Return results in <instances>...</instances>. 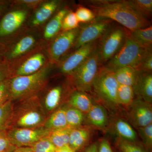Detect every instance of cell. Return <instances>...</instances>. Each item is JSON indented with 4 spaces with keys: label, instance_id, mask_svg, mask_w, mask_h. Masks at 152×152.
<instances>
[{
    "label": "cell",
    "instance_id": "1",
    "mask_svg": "<svg viewBox=\"0 0 152 152\" xmlns=\"http://www.w3.org/2000/svg\"><path fill=\"white\" fill-rule=\"evenodd\" d=\"M85 2L96 17L110 19L129 31L151 26L148 20L138 13L127 1H88Z\"/></svg>",
    "mask_w": 152,
    "mask_h": 152
},
{
    "label": "cell",
    "instance_id": "2",
    "mask_svg": "<svg viewBox=\"0 0 152 152\" xmlns=\"http://www.w3.org/2000/svg\"><path fill=\"white\" fill-rule=\"evenodd\" d=\"M50 70V64H47L32 75L10 77V101L15 103L39 95L46 86Z\"/></svg>",
    "mask_w": 152,
    "mask_h": 152
},
{
    "label": "cell",
    "instance_id": "3",
    "mask_svg": "<svg viewBox=\"0 0 152 152\" xmlns=\"http://www.w3.org/2000/svg\"><path fill=\"white\" fill-rule=\"evenodd\" d=\"M47 118L39 96H34L15 103L9 129L42 126Z\"/></svg>",
    "mask_w": 152,
    "mask_h": 152
},
{
    "label": "cell",
    "instance_id": "4",
    "mask_svg": "<svg viewBox=\"0 0 152 152\" xmlns=\"http://www.w3.org/2000/svg\"><path fill=\"white\" fill-rule=\"evenodd\" d=\"M151 52L152 49L141 46L132 39L128 31L122 46L104 66L113 71L124 67H129L136 70L143 59Z\"/></svg>",
    "mask_w": 152,
    "mask_h": 152
},
{
    "label": "cell",
    "instance_id": "5",
    "mask_svg": "<svg viewBox=\"0 0 152 152\" xmlns=\"http://www.w3.org/2000/svg\"><path fill=\"white\" fill-rule=\"evenodd\" d=\"M129 30L117 23H112L98 40L97 51L101 65L106 64L124 43Z\"/></svg>",
    "mask_w": 152,
    "mask_h": 152
},
{
    "label": "cell",
    "instance_id": "6",
    "mask_svg": "<svg viewBox=\"0 0 152 152\" xmlns=\"http://www.w3.org/2000/svg\"><path fill=\"white\" fill-rule=\"evenodd\" d=\"M118 86L113 71L103 66L99 69L92 90L103 102L110 107L115 108L119 105L117 98Z\"/></svg>",
    "mask_w": 152,
    "mask_h": 152
},
{
    "label": "cell",
    "instance_id": "7",
    "mask_svg": "<svg viewBox=\"0 0 152 152\" xmlns=\"http://www.w3.org/2000/svg\"><path fill=\"white\" fill-rule=\"evenodd\" d=\"M100 65L99 56L96 50L69 75L71 83L76 90L86 93L92 91L93 83Z\"/></svg>",
    "mask_w": 152,
    "mask_h": 152
},
{
    "label": "cell",
    "instance_id": "8",
    "mask_svg": "<svg viewBox=\"0 0 152 152\" xmlns=\"http://www.w3.org/2000/svg\"><path fill=\"white\" fill-rule=\"evenodd\" d=\"M113 21L104 18L96 17L91 21L80 27V31L73 46L80 47L98 40L110 26Z\"/></svg>",
    "mask_w": 152,
    "mask_h": 152
},
{
    "label": "cell",
    "instance_id": "9",
    "mask_svg": "<svg viewBox=\"0 0 152 152\" xmlns=\"http://www.w3.org/2000/svg\"><path fill=\"white\" fill-rule=\"evenodd\" d=\"M50 131L44 126L36 128H10L7 130L10 140L16 147H31L41 139L47 137Z\"/></svg>",
    "mask_w": 152,
    "mask_h": 152
},
{
    "label": "cell",
    "instance_id": "10",
    "mask_svg": "<svg viewBox=\"0 0 152 152\" xmlns=\"http://www.w3.org/2000/svg\"><path fill=\"white\" fill-rule=\"evenodd\" d=\"M80 31L75 29L63 31L58 35L49 50V57L52 63L58 62L67 52L73 46Z\"/></svg>",
    "mask_w": 152,
    "mask_h": 152
},
{
    "label": "cell",
    "instance_id": "11",
    "mask_svg": "<svg viewBox=\"0 0 152 152\" xmlns=\"http://www.w3.org/2000/svg\"><path fill=\"white\" fill-rule=\"evenodd\" d=\"M129 107L128 119L133 126L138 129L152 124V104L138 98Z\"/></svg>",
    "mask_w": 152,
    "mask_h": 152
},
{
    "label": "cell",
    "instance_id": "12",
    "mask_svg": "<svg viewBox=\"0 0 152 152\" xmlns=\"http://www.w3.org/2000/svg\"><path fill=\"white\" fill-rule=\"evenodd\" d=\"M98 40L84 45L76 49L75 52L61 64L60 70L62 73L68 75H71L96 50Z\"/></svg>",
    "mask_w": 152,
    "mask_h": 152
},
{
    "label": "cell",
    "instance_id": "13",
    "mask_svg": "<svg viewBox=\"0 0 152 152\" xmlns=\"http://www.w3.org/2000/svg\"><path fill=\"white\" fill-rule=\"evenodd\" d=\"M28 12L24 10H17L7 13L0 21V38L13 34L24 23Z\"/></svg>",
    "mask_w": 152,
    "mask_h": 152
},
{
    "label": "cell",
    "instance_id": "14",
    "mask_svg": "<svg viewBox=\"0 0 152 152\" xmlns=\"http://www.w3.org/2000/svg\"><path fill=\"white\" fill-rule=\"evenodd\" d=\"M137 73L136 83L133 87L134 94L137 96L138 98L152 104V73L137 72Z\"/></svg>",
    "mask_w": 152,
    "mask_h": 152
},
{
    "label": "cell",
    "instance_id": "15",
    "mask_svg": "<svg viewBox=\"0 0 152 152\" xmlns=\"http://www.w3.org/2000/svg\"><path fill=\"white\" fill-rule=\"evenodd\" d=\"M92 135L89 126H81L71 129L69 146L76 152L83 149L88 144Z\"/></svg>",
    "mask_w": 152,
    "mask_h": 152
},
{
    "label": "cell",
    "instance_id": "16",
    "mask_svg": "<svg viewBox=\"0 0 152 152\" xmlns=\"http://www.w3.org/2000/svg\"><path fill=\"white\" fill-rule=\"evenodd\" d=\"M64 88L62 85H57L49 89L42 99H41L47 117L60 107L64 96Z\"/></svg>",
    "mask_w": 152,
    "mask_h": 152
},
{
    "label": "cell",
    "instance_id": "17",
    "mask_svg": "<svg viewBox=\"0 0 152 152\" xmlns=\"http://www.w3.org/2000/svg\"><path fill=\"white\" fill-rule=\"evenodd\" d=\"M109 117L105 108L99 104L95 103L85 115V122L88 126L104 129L109 125Z\"/></svg>",
    "mask_w": 152,
    "mask_h": 152
},
{
    "label": "cell",
    "instance_id": "18",
    "mask_svg": "<svg viewBox=\"0 0 152 152\" xmlns=\"http://www.w3.org/2000/svg\"><path fill=\"white\" fill-rule=\"evenodd\" d=\"M46 59L45 55L42 53H37L33 55L26 60L15 72L11 75V77L16 76L29 75L39 71L45 66Z\"/></svg>",
    "mask_w": 152,
    "mask_h": 152
},
{
    "label": "cell",
    "instance_id": "19",
    "mask_svg": "<svg viewBox=\"0 0 152 152\" xmlns=\"http://www.w3.org/2000/svg\"><path fill=\"white\" fill-rule=\"evenodd\" d=\"M95 103L93 98L87 93L76 90L69 95L67 104L86 115Z\"/></svg>",
    "mask_w": 152,
    "mask_h": 152
},
{
    "label": "cell",
    "instance_id": "20",
    "mask_svg": "<svg viewBox=\"0 0 152 152\" xmlns=\"http://www.w3.org/2000/svg\"><path fill=\"white\" fill-rule=\"evenodd\" d=\"M60 3L59 1H51L44 3L36 11L32 20V25L37 26L46 21L56 10Z\"/></svg>",
    "mask_w": 152,
    "mask_h": 152
},
{
    "label": "cell",
    "instance_id": "21",
    "mask_svg": "<svg viewBox=\"0 0 152 152\" xmlns=\"http://www.w3.org/2000/svg\"><path fill=\"white\" fill-rule=\"evenodd\" d=\"M50 131L68 128L64 106H62L47 117L43 125Z\"/></svg>",
    "mask_w": 152,
    "mask_h": 152
},
{
    "label": "cell",
    "instance_id": "22",
    "mask_svg": "<svg viewBox=\"0 0 152 152\" xmlns=\"http://www.w3.org/2000/svg\"><path fill=\"white\" fill-rule=\"evenodd\" d=\"M113 129L118 137L132 142H138V135L132 125L122 119L115 120Z\"/></svg>",
    "mask_w": 152,
    "mask_h": 152
},
{
    "label": "cell",
    "instance_id": "23",
    "mask_svg": "<svg viewBox=\"0 0 152 152\" xmlns=\"http://www.w3.org/2000/svg\"><path fill=\"white\" fill-rule=\"evenodd\" d=\"M129 36L134 42L147 48L152 49V27L129 31Z\"/></svg>",
    "mask_w": 152,
    "mask_h": 152
},
{
    "label": "cell",
    "instance_id": "24",
    "mask_svg": "<svg viewBox=\"0 0 152 152\" xmlns=\"http://www.w3.org/2000/svg\"><path fill=\"white\" fill-rule=\"evenodd\" d=\"M68 11L66 9L60 10L48 23L44 32V37L47 39L53 38L61 29L63 19Z\"/></svg>",
    "mask_w": 152,
    "mask_h": 152
},
{
    "label": "cell",
    "instance_id": "25",
    "mask_svg": "<svg viewBox=\"0 0 152 152\" xmlns=\"http://www.w3.org/2000/svg\"><path fill=\"white\" fill-rule=\"evenodd\" d=\"M113 72L119 85L133 87L135 83L137 73L133 68L124 67L116 69Z\"/></svg>",
    "mask_w": 152,
    "mask_h": 152
},
{
    "label": "cell",
    "instance_id": "26",
    "mask_svg": "<svg viewBox=\"0 0 152 152\" xmlns=\"http://www.w3.org/2000/svg\"><path fill=\"white\" fill-rule=\"evenodd\" d=\"M35 43L36 39L34 36H25L20 40L11 50L9 53V58L12 59L24 54L34 46Z\"/></svg>",
    "mask_w": 152,
    "mask_h": 152
},
{
    "label": "cell",
    "instance_id": "27",
    "mask_svg": "<svg viewBox=\"0 0 152 152\" xmlns=\"http://www.w3.org/2000/svg\"><path fill=\"white\" fill-rule=\"evenodd\" d=\"M64 106L68 128L72 129L83 126L85 122V114L68 104Z\"/></svg>",
    "mask_w": 152,
    "mask_h": 152
},
{
    "label": "cell",
    "instance_id": "28",
    "mask_svg": "<svg viewBox=\"0 0 152 152\" xmlns=\"http://www.w3.org/2000/svg\"><path fill=\"white\" fill-rule=\"evenodd\" d=\"M71 129L67 128L50 131L46 137L56 148L69 145Z\"/></svg>",
    "mask_w": 152,
    "mask_h": 152
},
{
    "label": "cell",
    "instance_id": "29",
    "mask_svg": "<svg viewBox=\"0 0 152 152\" xmlns=\"http://www.w3.org/2000/svg\"><path fill=\"white\" fill-rule=\"evenodd\" d=\"M134 95L132 86L119 85L117 94L118 104L129 107L134 100Z\"/></svg>",
    "mask_w": 152,
    "mask_h": 152
},
{
    "label": "cell",
    "instance_id": "30",
    "mask_svg": "<svg viewBox=\"0 0 152 152\" xmlns=\"http://www.w3.org/2000/svg\"><path fill=\"white\" fill-rule=\"evenodd\" d=\"M14 104L10 100L0 106V131L7 130L10 128Z\"/></svg>",
    "mask_w": 152,
    "mask_h": 152
},
{
    "label": "cell",
    "instance_id": "31",
    "mask_svg": "<svg viewBox=\"0 0 152 152\" xmlns=\"http://www.w3.org/2000/svg\"><path fill=\"white\" fill-rule=\"evenodd\" d=\"M127 1L129 4L142 16L147 20L151 16L152 0H129Z\"/></svg>",
    "mask_w": 152,
    "mask_h": 152
},
{
    "label": "cell",
    "instance_id": "32",
    "mask_svg": "<svg viewBox=\"0 0 152 152\" xmlns=\"http://www.w3.org/2000/svg\"><path fill=\"white\" fill-rule=\"evenodd\" d=\"M115 145L120 152H148L138 142H132L117 137Z\"/></svg>",
    "mask_w": 152,
    "mask_h": 152
},
{
    "label": "cell",
    "instance_id": "33",
    "mask_svg": "<svg viewBox=\"0 0 152 152\" xmlns=\"http://www.w3.org/2000/svg\"><path fill=\"white\" fill-rule=\"evenodd\" d=\"M137 135L141 139L143 145L148 152L152 149V124L144 127L138 128Z\"/></svg>",
    "mask_w": 152,
    "mask_h": 152
},
{
    "label": "cell",
    "instance_id": "34",
    "mask_svg": "<svg viewBox=\"0 0 152 152\" xmlns=\"http://www.w3.org/2000/svg\"><path fill=\"white\" fill-rule=\"evenodd\" d=\"M79 23L75 12H68L63 19L61 29L63 31L75 29L79 27Z\"/></svg>",
    "mask_w": 152,
    "mask_h": 152
},
{
    "label": "cell",
    "instance_id": "35",
    "mask_svg": "<svg viewBox=\"0 0 152 152\" xmlns=\"http://www.w3.org/2000/svg\"><path fill=\"white\" fill-rule=\"evenodd\" d=\"M75 13L79 23H86L91 21L96 17L92 10L84 7H79Z\"/></svg>",
    "mask_w": 152,
    "mask_h": 152
},
{
    "label": "cell",
    "instance_id": "36",
    "mask_svg": "<svg viewBox=\"0 0 152 152\" xmlns=\"http://www.w3.org/2000/svg\"><path fill=\"white\" fill-rule=\"evenodd\" d=\"M31 147L34 152H55L56 149L46 137L41 139Z\"/></svg>",
    "mask_w": 152,
    "mask_h": 152
},
{
    "label": "cell",
    "instance_id": "37",
    "mask_svg": "<svg viewBox=\"0 0 152 152\" xmlns=\"http://www.w3.org/2000/svg\"><path fill=\"white\" fill-rule=\"evenodd\" d=\"M16 148L10 140L7 130L0 131V152L14 151Z\"/></svg>",
    "mask_w": 152,
    "mask_h": 152
},
{
    "label": "cell",
    "instance_id": "38",
    "mask_svg": "<svg viewBox=\"0 0 152 152\" xmlns=\"http://www.w3.org/2000/svg\"><path fill=\"white\" fill-rule=\"evenodd\" d=\"M9 80L10 78L5 80L0 83V106L10 100Z\"/></svg>",
    "mask_w": 152,
    "mask_h": 152
},
{
    "label": "cell",
    "instance_id": "39",
    "mask_svg": "<svg viewBox=\"0 0 152 152\" xmlns=\"http://www.w3.org/2000/svg\"><path fill=\"white\" fill-rule=\"evenodd\" d=\"M137 72L152 73V53L150 52L142 60L138 67L135 70Z\"/></svg>",
    "mask_w": 152,
    "mask_h": 152
},
{
    "label": "cell",
    "instance_id": "40",
    "mask_svg": "<svg viewBox=\"0 0 152 152\" xmlns=\"http://www.w3.org/2000/svg\"><path fill=\"white\" fill-rule=\"evenodd\" d=\"M11 70L8 64L6 61L0 62V83L11 76Z\"/></svg>",
    "mask_w": 152,
    "mask_h": 152
},
{
    "label": "cell",
    "instance_id": "41",
    "mask_svg": "<svg viewBox=\"0 0 152 152\" xmlns=\"http://www.w3.org/2000/svg\"><path fill=\"white\" fill-rule=\"evenodd\" d=\"M98 152H113L107 139H102L99 143H98Z\"/></svg>",
    "mask_w": 152,
    "mask_h": 152
},
{
    "label": "cell",
    "instance_id": "42",
    "mask_svg": "<svg viewBox=\"0 0 152 152\" xmlns=\"http://www.w3.org/2000/svg\"><path fill=\"white\" fill-rule=\"evenodd\" d=\"M43 1L41 0H20L15 1V2L20 4L25 5L29 7H36L40 4Z\"/></svg>",
    "mask_w": 152,
    "mask_h": 152
},
{
    "label": "cell",
    "instance_id": "43",
    "mask_svg": "<svg viewBox=\"0 0 152 152\" xmlns=\"http://www.w3.org/2000/svg\"><path fill=\"white\" fill-rule=\"evenodd\" d=\"M13 152H34L31 147H16Z\"/></svg>",
    "mask_w": 152,
    "mask_h": 152
},
{
    "label": "cell",
    "instance_id": "44",
    "mask_svg": "<svg viewBox=\"0 0 152 152\" xmlns=\"http://www.w3.org/2000/svg\"><path fill=\"white\" fill-rule=\"evenodd\" d=\"M98 142H95L87 148L85 152H98Z\"/></svg>",
    "mask_w": 152,
    "mask_h": 152
},
{
    "label": "cell",
    "instance_id": "45",
    "mask_svg": "<svg viewBox=\"0 0 152 152\" xmlns=\"http://www.w3.org/2000/svg\"><path fill=\"white\" fill-rule=\"evenodd\" d=\"M55 152H76L73 149L70 148L69 145L57 148L56 149Z\"/></svg>",
    "mask_w": 152,
    "mask_h": 152
},
{
    "label": "cell",
    "instance_id": "46",
    "mask_svg": "<svg viewBox=\"0 0 152 152\" xmlns=\"http://www.w3.org/2000/svg\"><path fill=\"white\" fill-rule=\"evenodd\" d=\"M7 5V2L5 1H0V16L5 10Z\"/></svg>",
    "mask_w": 152,
    "mask_h": 152
},
{
    "label": "cell",
    "instance_id": "47",
    "mask_svg": "<svg viewBox=\"0 0 152 152\" xmlns=\"http://www.w3.org/2000/svg\"><path fill=\"white\" fill-rule=\"evenodd\" d=\"M14 151H7L5 152H13Z\"/></svg>",
    "mask_w": 152,
    "mask_h": 152
}]
</instances>
